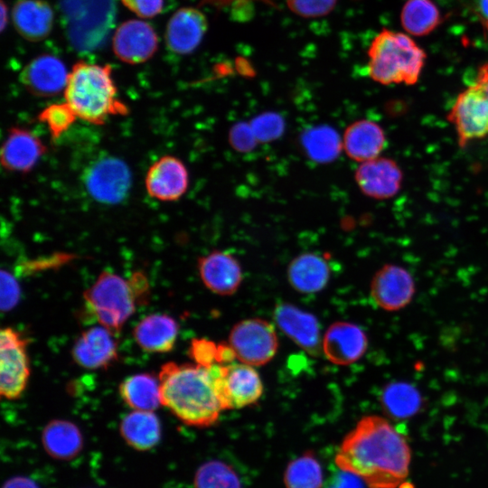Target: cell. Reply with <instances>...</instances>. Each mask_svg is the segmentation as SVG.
<instances>
[{"label":"cell","instance_id":"6da1fadb","mask_svg":"<svg viewBox=\"0 0 488 488\" xmlns=\"http://www.w3.org/2000/svg\"><path fill=\"white\" fill-rule=\"evenodd\" d=\"M334 462L369 488H399L408 476L411 450L407 438L389 420L370 415L344 436Z\"/></svg>","mask_w":488,"mask_h":488},{"label":"cell","instance_id":"7a4b0ae2","mask_svg":"<svg viewBox=\"0 0 488 488\" xmlns=\"http://www.w3.org/2000/svg\"><path fill=\"white\" fill-rule=\"evenodd\" d=\"M211 366L170 361L161 367L158 380L162 405L185 425L210 427L223 410Z\"/></svg>","mask_w":488,"mask_h":488},{"label":"cell","instance_id":"3957f363","mask_svg":"<svg viewBox=\"0 0 488 488\" xmlns=\"http://www.w3.org/2000/svg\"><path fill=\"white\" fill-rule=\"evenodd\" d=\"M63 92L77 117L88 123L103 125L109 117L128 114V108L117 97L109 64L76 62Z\"/></svg>","mask_w":488,"mask_h":488},{"label":"cell","instance_id":"277c9868","mask_svg":"<svg viewBox=\"0 0 488 488\" xmlns=\"http://www.w3.org/2000/svg\"><path fill=\"white\" fill-rule=\"evenodd\" d=\"M368 57V73L374 81L414 85L427 55L408 34L383 29L372 40Z\"/></svg>","mask_w":488,"mask_h":488},{"label":"cell","instance_id":"5b68a950","mask_svg":"<svg viewBox=\"0 0 488 488\" xmlns=\"http://www.w3.org/2000/svg\"><path fill=\"white\" fill-rule=\"evenodd\" d=\"M83 297L97 322L112 332L119 331L136 310L128 279L108 270L99 274Z\"/></svg>","mask_w":488,"mask_h":488},{"label":"cell","instance_id":"8992f818","mask_svg":"<svg viewBox=\"0 0 488 488\" xmlns=\"http://www.w3.org/2000/svg\"><path fill=\"white\" fill-rule=\"evenodd\" d=\"M447 119L461 147L488 136V63L479 69L474 82L457 96Z\"/></svg>","mask_w":488,"mask_h":488},{"label":"cell","instance_id":"52a82bcc","mask_svg":"<svg viewBox=\"0 0 488 488\" xmlns=\"http://www.w3.org/2000/svg\"><path fill=\"white\" fill-rule=\"evenodd\" d=\"M88 194L103 204H117L128 195L132 176L128 165L120 158L106 155L96 159L82 175Z\"/></svg>","mask_w":488,"mask_h":488},{"label":"cell","instance_id":"ba28073f","mask_svg":"<svg viewBox=\"0 0 488 488\" xmlns=\"http://www.w3.org/2000/svg\"><path fill=\"white\" fill-rule=\"evenodd\" d=\"M229 343L240 362L260 366L277 354L278 338L273 324L262 318L239 321L231 329Z\"/></svg>","mask_w":488,"mask_h":488},{"label":"cell","instance_id":"9c48e42d","mask_svg":"<svg viewBox=\"0 0 488 488\" xmlns=\"http://www.w3.org/2000/svg\"><path fill=\"white\" fill-rule=\"evenodd\" d=\"M211 368L223 410L253 405L262 396L261 379L251 365L232 362L227 365L213 364Z\"/></svg>","mask_w":488,"mask_h":488},{"label":"cell","instance_id":"30bf717a","mask_svg":"<svg viewBox=\"0 0 488 488\" xmlns=\"http://www.w3.org/2000/svg\"><path fill=\"white\" fill-rule=\"evenodd\" d=\"M28 339L19 331L5 327L0 333V393L6 399L21 397L30 376L26 352Z\"/></svg>","mask_w":488,"mask_h":488},{"label":"cell","instance_id":"8fae6325","mask_svg":"<svg viewBox=\"0 0 488 488\" xmlns=\"http://www.w3.org/2000/svg\"><path fill=\"white\" fill-rule=\"evenodd\" d=\"M416 291L411 274L404 267L386 264L373 276L370 294L378 307L388 312L399 311L411 302Z\"/></svg>","mask_w":488,"mask_h":488},{"label":"cell","instance_id":"7c38bea8","mask_svg":"<svg viewBox=\"0 0 488 488\" xmlns=\"http://www.w3.org/2000/svg\"><path fill=\"white\" fill-rule=\"evenodd\" d=\"M112 47L120 61L138 64L146 61L155 54L158 47V38L150 23L132 19L117 28Z\"/></svg>","mask_w":488,"mask_h":488},{"label":"cell","instance_id":"4fadbf2b","mask_svg":"<svg viewBox=\"0 0 488 488\" xmlns=\"http://www.w3.org/2000/svg\"><path fill=\"white\" fill-rule=\"evenodd\" d=\"M354 179L364 195L377 200H385L399 192L403 173L394 160L378 156L361 163L355 170Z\"/></svg>","mask_w":488,"mask_h":488},{"label":"cell","instance_id":"5bb4252c","mask_svg":"<svg viewBox=\"0 0 488 488\" xmlns=\"http://www.w3.org/2000/svg\"><path fill=\"white\" fill-rule=\"evenodd\" d=\"M274 318L280 330L298 347L312 356L321 354L320 325L316 317L290 303H279Z\"/></svg>","mask_w":488,"mask_h":488},{"label":"cell","instance_id":"9a60e30c","mask_svg":"<svg viewBox=\"0 0 488 488\" xmlns=\"http://www.w3.org/2000/svg\"><path fill=\"white\" fill-rule=\"evenodd\" d=\"M109 329L93 326L83 331L72 345L73 361L88 370L108 369L118 359L117 344Z\"/></svg>","mask_w":488,"mask_h":488},{"label":"cell","instance_id":"2e32d148","mask_svg":"<svg viewBox=\"0 0 488 488\" xmlns=\"http://www.w3.org/2000/svg\"><path fill=\"white\" fill-rule=\"evenodd\" d=\"M145 184L152 198L162 202L177 201L188 189V170L179 158L164 155L149 167Z\"/></svg>","mask_w":488,"mask_h":488},{"label":"cell","instance_id":"e0dca14e","mask_svg":"<svg viewBox=\"0 0 488 488\" xmlns=\"http://www.w3.org/2000/svg\"><path fill=\"white\" fill-rule=\"evenodd\" d=\"M368 348V337L357 324L335 322L326 330L322 351L333 364L350 365L359 361Z\"/></svg>","mask_w":488,"mask_h":488},{"label":"cell","instance_id":"ac0fdd59","mask_svg":"<svg viewBox=\"0 0 488 488\" xmlns=\"http://www.w3.org/2000/svg\"><path fill=\"white\" fill-rule=\"evenodd\" d=\"M69 73L60 58L43 54L33 59L23 69L19 80L30 93L52 97L64 90Z\"/></svg>","mask_w":488,"mask_h":488},{"label":"cell","instance_id":"d6986e66","mask_svg":"<svg viewBox=\"0 0 488 488\" xmlns=\"http://www.w3.org/2000/svg\"><path fill=\"white\" fill-rule=\"evenodd\" d=\"M198 271L204 286L220 296L233 295L243 277L239 260L221 250H213L199 258Z\"/></svg>","mask_w":488,"mask_h":488},{"label":"cell","instance_id":"ffe728a7","mask_svg":"<svg viewBox=\"0 0 488 488\" xmlns=\"http://www.w3.org/2000/svg\"><path fill=\"white\" fill-rule=\"evenodd\" d=\"M45 153L46 147L36 135L13 127L1 147V164L10 172L28 173Z\"/></svg>","mask_w":488,"mask_h":488},{"label":"cell","instance_id":"44dd1931","mask_svg":"<svg viewBox=\"0 0 488 488\" xmlns=\"http://www.w3.org/2000/svg\"><path fill=\"white\" fill-rule=\"evenodd\" d=\"M207 27L208 22L202 12L194 7H183L167 23L166 45L175 53L188 54L200 45Z\"/></svg>","mask_w":488,"mask_h":488},{"label":"cell","instance_id":"7402d4cb","mask_svg":"<svg viewBox=\"0 0 488 488\" xmlns=\"http://www.w3.org/2000/svg\"><path fill=\"white\" fill-rule=\"evenodd\" d=\"M342 143L350 159L362 163L380 156L386 147L387 138L378 123L360 119L346 127Z\"/></svg>","mask_w":488,"mask_h":488},{"label":"cell","instance_id":"603a6c76","mask_svg":"<svg viewBox=\"0 0 488 488\" xmlns=\"http://www.w3.org/2000/svg\"><path fill=\"white\" fill-rule=\"evenodd\" d=\"M179 324L165 314H153L144 317L134 328L133 336L137 345L147 352L164 353L174 347Z\"/></svg>","mask_w":488,"mask_h":488},{"label":"cell","instance_id":"cb8c5ba5","mask_svg":"<svg viewBox=\"0 0 488 488\" xmlns=\"http://www.w3.org/2000/svg\"><path fill=\"white\" fill-rule=\"evenodd\" d=\"M330 276V267L325 258L313 252L299 254L287 267L290 286L305 294L322 291L327 286Z\"/></svg>","mask_w":488,"mask_h":488},{"label":"cell","instance_id":"d4e9b609","mask_svg":"<svg viewBox=\"0 0 488 488\" xmlns=\"http://www.w3.org/2000/svg\"><path fill=\"white\" fill-rule=\"evenodd\" d=\"M54 14L43 0H18L12 11L15 30L24 39L38 42L49 35Z\"/></svg>","mask_w":488,"mask_h":488},{"label":"cell","instance_id":"484cf974","mask_svg":"<svg viewBox=\"0 0 488 488\" xmlns=\"http://www.w3.org/2000/svg\"><path fill=\"white\" fill-rule=\"evenodd\" d=\"M120 434L134 449L146 451L155 446L161 438V425L152 411L134 410L121 420Z\"/></svg>","mask_w":488,"mask_h":488},{"label":"cell","instance_id":"4316f807","mask_svg":"<svg viewBox=\"0 0 488 488\" xmlns=\"http://www.w3.org/2000/svg\"><path fill=\"white\" fill-rule=\"evenodd\" d=\"M42 442L43 448L51 456L68 460L80 452L83 438L74 423L64 419H53L43 428Z\"/></svg>","mask_w":488,"mask_h":488},{"label":"cell","instance_id":"83f0119b","mask_svg":"<svg viewBox=\"0 0 488 488\" xmlns=\"http://www.w3.org/2000/svg\"><path fill=\"white\" fill-rule=\"evenodd\" d=\"M123 401L135 410L153 411L162 405L160 382L146 372L126 378L119 385Z\"/></svg>","mask_w":488,"mask_h":488},{"label":"cell","instance_id":"f1b7e54d","mask_svg":"<svg viewBox=\"0 0 488 488\" xmlns=\"http://www.w3.org/2000/svg\"><path fill=\"white\" fill-rule=\"evenodd\" d=\"M441 22V13L432 0H408L400 13L403 29L414 36L429 34Z\"/></svg>","mask_w":488,"mask_h":488},{"label":"cell","instance_id":"f546056e","mask_svg":"<svg viewBox=\"0 0 488 488\" xmlns=\"http://www.w3.org/2000/svg\"><path fill=\"white\" fill-rule=\"evenodd\" d=\"M323 482L322 465L311 451L292 460L283 475L286 488H321Z\"/></svg>","mask_w":488,"mask_h":488},{"label":"cell","instance_id":"4dcf8cb0","mask_svg":"<svg viewBox=\"0 0 488 488\" xmlns=\"http://www.w3.org/2000/svg\"><path fill=\"white\" fill-rule=\"evenodd\" d=\"M301 140L309 158L319 163H327L336 158L343 148L338 134L327 126H320L305 131Z\"/></svg>","mask_w":488,"mask_h":488},{"label":"cell","instance_id":"1f68e13d","mask_svg":"<svg viewBox=\"0 0 488 488\" xmlns=\"http://www.w3.org/2000/svg\"><path fill=\"white\" fill-rule=\"evenodd\" d=\"M384 409L392 417L406 418L414 415L420 407L418 392L410 385L393 383L387 386L381 395Z\"/></svg>","mask_w":488,"mask_h":488},{"label":"cell","instance_id":"d6a6232c","mask_svg":"<svg viewBox=\"0 0 488 488\" xmlns=\"http://www.w3.org/2000/svg\"><path fill=\"white\" fill-rule=\"evenodd\" d=\"M193 484L194 488H241L235 470L219 460L202 464L195 473Z\"/></svg>","mask_w":488,"mask_h":488},{"label":"cell","instance_id":"836d02e7","mask_svg":"<svg viewBox=\"0 0 488 488\" xmlns=\"http://www.w3.org/2000/svg\"><path fill=\"white\" fill-rule=\"evenodd\" d=\"M71 108L66 103H56L46 107L38 116L45 124L52 140L58 139L77 119Z\"/></svg>","mask_w":488,"mask_h":488},{"label":"cell","instance_id":"e575fe53","mask_svg":"<svg viewBox=\"0 0 488 488\" xmlns=\"http://www.w3.org/2000/svg\"><path fill=\"white\" fill-rule=\"evenodd\" d=\"M250 126L258 141L267 142L278 137L284 130V121L279 115L265 113L255 117Z\"/></svg>","mask_w":488,"mask_h":488},{"label":"cell","instance_id":"d590c367","mask_svg":"<svg viewBox=\"0 0 488 488\" xmlns=\"http://www.w3.org/2000/svg\"><path fill=\"white\" fill-rule=\"evenodd\" d=\"M337 0H286L288 8L297 15L314 18L328 14Z\"/></svg>","mask_w":488,"mask_h":488},{"label":"cell","instance_id":"8d00e7d4","mask_svg":"<svg viewBox=\"0 0 488 488\" xmlns=\"http://www.w3.org/2000/svg\"><path fill=\"white\" fill-rule=\"evenodd\" d=\"M218 343L206 338H194L192 340L188 355L195 364L210 367L217 363Z\"/></svg>","mask_w":488,"mask_h":488},{"label":"cell","instance_id":"74e56055","mask_svg":"<svg viewBox=\"0 0 488 488\" xmlns=\"http://www.w3.org/2000/svg\"><path fill=\"white\" fill-rule=\"evenodd\" d=\"M0 304L2 312L11 311L19 302L20 286L9 271L2 269L0 274Z\"/></svg>","mask_w":488,"mask_h":488},{"label":"cell","instance_id":"f35d334b","mask_svg":"<svg viewBox=\"0 0 488 488\" xmlns=\"http://www.w3.org/2000/svg\"><path fill=\"white\" fill-rule=\"evenodd\" d=\"M229 140L230 145L239 152H249L258 143L253 129L250 124L248 123L234 125L230 130Z\"/></svg>","mask_w":488,"mask_h":488},{"label":"cell","instance_id":"ab89813d","mask_svg":"<svg viewBox=\"0 0 488 488\" xmlns=\"http://www.w3.org/2000/svg\"><path fill=\"white\" fill-rule=\"evenodd\" d=\"M123 5L141 18H152L159 14L164 0H121Z\"/></svg>","mask_w":488,"mask_h":488},{"label":"cell","instance_id":"60d3db41","mask_svg":"<svg viewBox=\"0 0 488 488\" xmlns=\"http://www.w3.org/2000/svg\"><path fill=\"white\" fill-rule=\"evenodd\" d=\"M136 305L147 303L150 296V286L144 272L135 271L128 279Z\"/></svg>","mask_w":488,"mask_h":488},{"label":"cell","instance_id":"b9f144b4","mask_svg":"<svg viewBox=\"0 0 488 488\" xmlns=\"http://www.w3.org/2000/svg\"><path fill=\"white\" fill-rule=\"evenodd\" d=\"M236 354L232 347L229 343H218L217 352V363L221 365H227L234 362Z\"/></svg>","mask_w":488,"mask_h":488},{"label":"cell","instance_id":"7bdbcfd3","mask_svg":"<svg viewBox=\"0 0 488 488\" xmlns=\"http://www.w3.org/2000/svg\"><path fill=\"white\" fill-rule=\"evenodd\" d=\"M3 488H38V486L28 478L14 477L9 479Z\"/></svg>","mask_w":488,"mask_h":488},{"label":"cell","instance_id":"ee69618b","mask_svg":"<svg viewBox=\"0 0 488 488\" xmlns=\"http://www.w3.org/2000/svg\"><path fill=\"white\" fill-rule=\"evenodd\" d=\"M478 12L482 17V20L484 22L486 29L488 30V0H479Z\"/></svg>","mask_w":488,"mask_h":488},{"label":"cell","instance_id":"f6af8a7d","mask_svg":"<svg viewBox=\"0 0 488 488\" xmlns=\"http://www.w3.org/2000/svg\"><path fill=\"white\" fill-rule=\"evenodd\" d=\"M5 16H6L5 7L4 4H2V27H1L2 30L5 28V22H6L5 20Z\"/></svg>","mask_w":488,"mask_h":488}]
</instances>
